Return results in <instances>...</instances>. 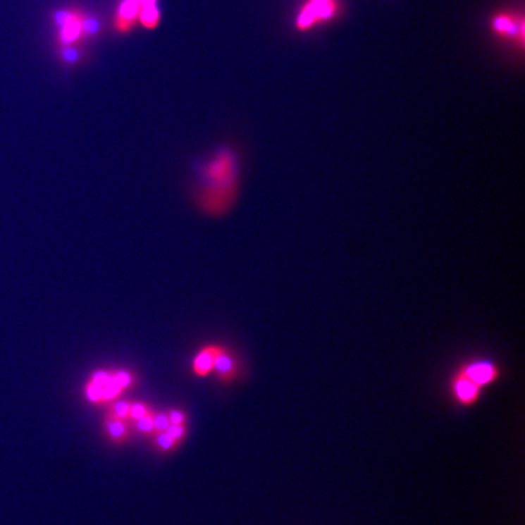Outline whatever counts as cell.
Segmentation results:
<instances>
[{"mask_svg":"<svg viewBox=\"0 0 525 525\" xmlns=\"http://www.w3.org/2000/svg\"><path fill=\"white\" fill-rule=\"evenodd\" d=\"M218 349L211 348L202 350L201 353L196 357L194 360V370L199 372V375H206L209 371L214 367Z\"/></svg>","mask_w":525,"mask_h":525,"instance_id":"obj_8","label":"cell"},{"mask_svg":"<svg viewBox=\"0 0 525 525\" xmlns=\"http://www.w3.org/2000/svg\"><path fill=\"white\" fill-rule=\"evenodd\" d=\"M107 429H109V434L113 439H121L125 436V427L122 424L118 417H115L113 419H109V424H107Z\"/></svg>","mask_w":525,"mask_h":525,"instance_id":"obj_10","label":"cell"},{"mask_svg":"<svg viewBox=\"0 0 525 525\" xmlns=\"http://www.w3.org/2000/svg\"><path fill=\"white\" fill-rule=\"evenodd\" d=\"M87 395H88L89 399H90L92 402H99V400H101V387H99L97 384L92 382V383L89 384L88 388H87Z\"/></svg>","mask_w":525,"mask_h":525,"instance_id":"obj_13","label":"cell"},{"mask_svg":"<svg viewBox=\"0 0 525 525\" xmlns=\"http://www.w3.org/2000/svg\"><path fill=\"white\" fill-rule=\"evenodd\" d=\"M164 432L177 442L178 439H180L184 434V427H181L180 424H169Z\"/></svg>","mask_w":525,"mask_h":525,"instance_id":"obj_14","label":"cell"},{"mask_svg":"<svg viewBox=\"0 0 525 525\" xmlns=\"http://www.w3.org/2000/svg\"><path fill=\"white\" fill-rule=\"evenodd\" d=\"M449 388L452 399L462 407H472L476 405L484 390L456 370L454 375L451 376Z\"/></svg>","mask_w":525,"mask_h":525,"instance_id":"obj_5","label":"cell"},{"mask_svg":"<svg viewBox=\"0 0 525 525\" xmlns=\"http://www.w3.org/2000/svg\"><path fill=\"white\" fill-rule=\"evenodd\" d=\"M493 30L499 36L516 38L521 45L524 43V20L514 13H498L493 18Z\"/></svg>","mask_w":525,"mask_h":525,"instance_id":"obj_7","label":"cell"},{"mask_svg":"<svg viewBox=\"0 0 525 525\" xmlns=\"http://www.w3.org/2000/svg\"><path fill=\"white\" fill-rule=\"evenodd\" d=\"M121 387H118L117 384L113 382V380H111L109 383L105 384L104 387H101V395L102 399H113L117 397L121 392Z\"/></svg>","mask_w":525,"mask_h":525,"instance_id":"obj_11","label":"cell"},{"mask_svg":"<svg viewBox=\"0 0 525 525\" xmlns=\"http://www.w3.org/2000/svg\"><path fill=\"white\" fill-rule=\"evenodd\" d=\"M60 39L65 45L78 43L89 30V21L87 16L78 10H71L62 13L60 16Z\"/></svg>","mask_w":525,"mask_h":525,"instance_id":"obj_4","label":"cell"},{"mask_svg":"<svg viewBox=\"0 0 525 525\" xmlns=\"http://www.w3.org/2000/svg\"><path fill=\"white\" fill-rule=\"evenodd\" d=\"M456 371L483 389L496 383L501 377V367L499 364L490 359L467 360L462 362Z\"/></svg>","mask_w":525,"mask_h":525,"instance_id":"obj_2","label":"cell"},{"mask_svg":"<svg viewBox=\"0 0 525 525\" xmlns=\"http://www.w3.org/2000/svg\"><path fill=\"white\" fill-rule=\"evenodd\" d=\"M111 380H112V377H111L109 373L104 372V371H99V372H97V373L94 375L93 381H92V382L97 384L99 387H104V385L109 383Z\"/></svg>","mask_w":525,"mask_h":525,"instance_id":"obj_16","label":"cell"},{"mask_svg":"<svg viewBox=\"0 0 525 525\" xmlns=\"http://www.w3.org/2000/svg\"><path fill=\"white\" fill-rule=\"evenodd\" d=\"M137 428L142 432L149 433L154 429V419L150 416L144 415L137 419Z\"/></svg>","mask_w":525,"mask_h":525,"instance_id":"obj_12","label":"cell"},{"mask_svg":"<svg viewBox=\"0 0 525 525\" xmlns=\"http://www.w3.org/2000/svg\"><path fill=\"white\" fill-rule=\"evenodd\" d=\"M112 380L121 388L128 387L129 384H130V381H132L130 380V376L127 372H118Z\"/></svg>","mask_w":525,"mask_h":525,"instance_id":"obj_17","label":"cell"},{"mask_svg":"<svg viewBox=\"0 0 525 525\" xmlns=\"http://www.w3.org/2000/svg\"><path fill=\"white\" fill-rule=\"evenodd\" d=\"M157 444H159L162 449H164V450H168V449H171L172 446H174L175 440L169 437L167 433L163 432L162 434H159V438H157Z\"/></svg>","mask_w":525,"mask_h":525,"instance_id":"obj_15","label":"cell"},{"mask_svg":"<svg viewBox=\"0 0 525 525\" xmlns=\"http://www.w3.org/2000/svg\"><path fill=\"white\" fill-rule=\"evenodd\" d=\"M214 367H216V370L218 371L221 375L224 376V377H228V376L234 373V359L231 358L229 354H226V352L218 350V354H216V362H214Z\"/></svg>","mask_w":525,"mask_h":525,"instance_id":"obj_9","label":"cell"},{"mask_svg":"<svg viewBox=\"0 0 525 525\" xmlns=\"http://www.w3.org/2000/svg\"><path fill=\"white\" fill-rule=\"evenodd\" d=\"M155 3H157V0H121L115 18L116 31L122 35L132 31L139 21V16L144 8Z\"/></svg>","mask_w":525,"mask_h":525,"instance_id":"obj_6","label":"cell"},{"mask_svg":"<svg viewBox=\"0 0 525 525\" xmlns=\"http://www.w3.org/2000/svg\"><path fill=\"white\" fill-rule=\"evenodd\" d=\"M129 409H130V406H129L127 402H117L115 405L116 417H118V419H124V417H127L129 414Z\"/></svg>","mask_w":525,"mask_h":525,"instance_id":"obj_19","label":"cell"},{"mask_svg":"<svg viewBox=\"0 0 525 525\" xmlns=\"http://www.w3.org/2000/svg\"><path fill=\"white\" fill-rule=\"evenodd\" d=\"M338 11L335 0H309L303 5L297 18V28L305 31L315 23L323 20H330Z\"/></svg>","mask_w":525,"mask_h":525,"instance_id":"obj_3","label":"cell"},{"mask_svg":"<svg viewBox=\"0 0 525 525\" xmlns=\"http://www.w3.org/2000/svg\"><path fill=\"white\" fill-rule=\"evenodd\" d=\"M194 203L199 211L212 218L226 216L239 194V154L233 146H218L194 164Z\"/></svg>","mask_w":525,"mask_h":525,"instance_id":"obj_1","label":"cell"},{"mask_svg":"<svg viewBox=\"0 0 525 525\" xmlns=\"http://www.w3.org/2000/svg\"><path fill=\"white\" fill-rule=\"evenodd\" d=\"M168 419L172 422V424H181L184 421V416L179 411H172L168 416Z\"/></svg>","mask_w":525,"mask_h":525,"instance_id":"obj_21","label":"cell"},{"mask_svg":"<svg viewBox=\"0 0 525 525\" xmlns=\"http://www.w3.org/2000/svg\"><path fill=\"white\" fill-rule=\"evenodd\" d=\"M169 426V419L166 415H157L154 417V428H157L161 432H164Z\"/></svg>","mask_w":525,"mask_h":525,"instance_id":"obj_18","label":"cell"},{"mask_svg":"<svg viewBox=\"0 0 525 525\" xmlns=\"http://www.w3.org/2000/svg\"><path fill=\"white\" fill-rule=\"evenodd\" d=\"M129 411L132 414V419H139L142 416L146 415L145 406L142 405V404H134V405L130 406Z\"/></svg>","mask_w":525,"mask_h":525,"instance_id":"obj_20","label":"cell"}]
</instances>
